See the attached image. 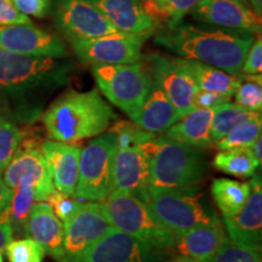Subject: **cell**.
I'll return each instance as SVG.
<instances>
[{"instance_id": "d6a6232c", "label": "cell", "mask_w": 262, "mask_h": 262, "mask_svg": "<svg viewBox=\"0 0 262 262\" xmlns=\"http://www.w3.org/2000/svg\"><path fill=\"white\" fill-rule=\"evenodd\" d=\"M21 140L22 134L18 127L0 114V171L6 168L15 156L21 145Z\"/></svg>"}, {"instance_id": "44dd1931", "label": "cell", "mask_w": 262, "mask_h": 262, "mask_svg": "<svg viewBox=\"0 0 262 262\" xmlns=\"http://www.w3.org/2000/svg\"><path fill=\"white\" fill-rule=\"evenodd\" d=\"M27 237L38 242L52 258L62 262L64 253L63 224L47 202H37L32 206L27 222Z\"/></svg>"}, {"instance_id": "5bb4252c", "label": "cell", "mask_w": 262, "mask_h": 262, "mask_svg": "<svg viewBox=\"0 0 262 262\" xmlns=\"http://www.w3.org/2000/svg\"><path fill=\"white\" fill-rule=\"evenodd\" d=\"M195 21L226 29L261 33V16L243 0H199L191 11Z\"/></svg>"}, {"instance_id": "3957f363", "label": "cell", "mask_w": 262, "mask_h": 262, "mask_svg": "<svg viewBox=\"0 0 262 262\" xmlns=\"http://www.w3.org/2000/svg\"><path fill=\"white\" fill-rule=\"evenodd\" d=\"M114 118L113 110L97 90L70 89L49 106L42 123L52 141L74 143L103 134Z\"/></svg>"}, {"instance_id": "d590c367", "label": "cell", "mask_w": 262, "mask_h": 262, "mask_svg": "<svg viewBox=\"0 0 262 262\" xmlns=\"http://www.w3.org/2000/svg\"><path fill=\"white\" fill-rule=\"evenodd\" d=\"M45 202L50 205L54 214L57 216V219L62 224L74 214V211L77 210L80 204V202L77 201L74 196L66 195L63 193L57 191L52 192Z\"/></svg>"}, {"instance_id": "ac0fdd59", "label": "cell", "mask_w": 262, "mask_h": 262, "mask_svg": "<svg viewBox=\"0 0 262 262\" xmlns=\"http://www.w3.org/2000/svg\"><path fill=\"white\" fill-rule=\"evenodd\" d=\"M41 153L50 171L55 191L74 196L79 173L80 147L74 143L44 141Z\"/></svg>"}, {"instance_id": "7402d4cb", "label": "cell", "mask_w": 262, "mask_h": 262, "mask_svg": "<svg viewBox=\"0 0 262 262\" xmlns=\"http://www.w3.org/2000/svg\"><path fill=\"white\" fill-rule=\"evenodd\" d=\"M104 15L118 32L148 38L157 28L143 11L141 0H89Z\"/></svg>"}, {"instance_id": "e575fe53", "label": "cell", "mask_w": 262, "mask_h": 262, "mask_svg": "<svg viewBox=\"0 0 262 262\" xmlns=\"http://www.w3.org/2000/svg\"><path fill=\"white\" fill-rule=\"evenodd\" d=\"M208 262H262L261 245L253 247L228 241Z\"/></svg>"}, {"instance_id": "7c38bea8", "label": "cell", "mask_w": 262, "mask_h": 262, "mask_svg": "<svg viewBox=\"0 0 262 262\" xmlns=\"http://www.w3.org/2000/svg\"><path fill=\"white\" fill-rule=\"evenodd\" d=\"M3 171V180L10 189H14L17 186L32 187L37 202H45L55 191L41 149L35 146L25 145L24 148L18 147Z\"/></svg>"}, {"instance_id": "8fae6325", "label": "cell", "mask_w": 262, "mask_h": 262, "mask_svg": "<svg viewBox=\"0 0 262 262\" xmlns=\"http://www.w3.org/2000/svg\"><path fill=\"white\" fill-rule=\"evenodd\" d=\"M148 61L150 77L160 85L181 118L192 112L194 110L193 100L199 88L183 64L182 58H171L156 54L150 55Z\"/></svg>"}, {"instance_id": "b9f144b4", "label": "cell", "mask_w": 262, "mask_h": 262, "mask_svg": "<svg viewBox=\"0 0 262 262\" xmlns=\"http://www.w3.org/2000/svg\"><path fill=\"white\" fill-rule=\"evenodd\" d=\"M14 238L12 227L9 220V206L0 208V250L5 249Z\"/></svg>"}, {"instance_id": "9c48e42d", "label": "cell", "mask_w": 262, "mask_h": 262, "mask_svg": "<svg viewBox=\"0 0 262 262\" xmlns=\"http://www.w3.org/2000/svg\"><path fill=\"white\" fill-rule=\"evenodd\" d=\"M110 227L100 202H80L74 214L63 222L62 262H80Z\"/></svg>"}, {"instance_id": "52a82bcc", "label": "cell", "mask_w": 262, "mask_h": 262, "mask_svg": "<svg viewBox=\"0 0 262 262\" xmlns=\"http://www.w3.org/2000/svg\"><path fill=\"white\" fill-rule=\"evenodd\" d=\"M98 89L131 120L136 117L148 94L152 77L141 62L126 64H93Z\"/></svg>"}, {"instance_id": "ee69618b", "label": "cell", "mask_w": 262, "mask_h": 262, "mask_svg": "<svg viewBox=\"0 0 262 262\" xmlns=\"http://www.w3.org/2000/svg\"><path fill=\"white\" fill-rule=\"evenodd\" d=\"M251 150V153H253L255 159L257 160L258 164L261 165V162H262V137H257V140L255 141V142L249 147Z\"/></svg>"}, {"instance_id": "4dcf8cb0", "label": "cell", "mask_w": 262, "mask_h": 262, "mask_svg": "<svg viewBox=\"0 0 262 262\" xmlns=\"http://www.w3.org/2000/svg\"><path fill=\"white\" fill-rule=\"evenodd\" d=\"M242 83L234 93L235 103L249 112L261 113L262 110V77L261 74L239 73Z\"/></svg>"}, {"instance_id": "277c9868", "label": "cell", "mask_w": 262, "mask_h": 262, "mask_svg": "<svg viewBox=\"0 0 262 262\" xmlns=\"http://www.w3.org/2000/svg\"><path fill=\"white\" fill-rule=\"evenodd\" d=\"M142 148L149 160L150 188L193 187L204 178L205 160L195 147L156 136Z\"/></svg>"}, {"instance_id": "9a60e30c", "label": "cell", "mask_w": 262, "mask_h": 262, "mask_svg": "<svg viewBox=\"0 0 262 262\" xmlns=\"http://www.w3.org/2000/svg\"><path fill=\"white\" fill-rule=\"evenodd\" d=\"M0 48L39 57H67V50L60 39L32 24L0 26Z\"/></svg>"}, {"instance_id": "74e56055", "label": "cell", "mask_w": 262, "mask_h": 262, "mask_svg": "<svg viewBox=\"0 0 262 262\" xmlns=\"http://www.w3.org/2000/svg\"><path fill=\"white\" fill-rule=\"evenodd\" d=\"M262 72V40L258 37L254 39L249 49L244 63L241 68L242 74H261Z\"/></svg>"}, {"instance_id": "c3c4849f", "label": "cell", "mask_w": 262, "mask_h": 262, "mask_svg": "<svg viewBox=\"0 0 262 262\" xmlns=\"http://www.w3.org/2000/svg\"><path fill=\"white\" fill-rule=\"evenodd\" d=\"M243 2H245V3H248V0H243Z\"/></svg>"}, {"instance_id": "f35d334b", "label": "cell", "mask_w": 262, "mask_h": 262, "mask_svg": "<svg viewBox=\"0 0 262 262\" xmlns=\"http://www.w3.org/2000/svg\"><path fill=\"white\" fill-rule=\"evenodd\" d=\"M17 11L26 16L44 17L51 8V0H11Z\"/></svg>"}, {"instance_id": "f1b7e54d", "label": "cell", "mask_w": 262, "mask_h": 262, "mask_svg": "<svg viewBox=\"0 0 262 262\" xmlns=\"http://www.w3.org/2000/svg\"><path fill=\"white\" fill-rule=\"evenodd\" d=\"M34 189L28 186H17L12 189L9 205V220L16 237H27V222L32 206L34 205Z\"/></svg>"}, {"instance_id": "60d3db41", "label": "cell", "mask_w": 262, "mask_h": 262, "mask_svg": "<svg viewBox=\"0 0 262 262\" xmlns=\"http://www.w3.org/2000/svg\"><path fill=\"white\" fill-rule=\"evenodd\" d=\"M228 101H231V97L225 96V95L214 93V91L198 89L195 93L194 100H193V104H194V110L195 108L209 110V108H215L222 103L228 102Z\"/></svg>"}, {"instance_id": "2e32d148", "label": "cell", "mask_w": 262, "mask_h": 262, "mask_svg": "<svg viewBox=\"0 0 262 262\" xmlns=\"http://www.w3.org/2000/svg\"><path fill=\"white\" fill-rule=\"evenodd\" d=\"M148 183L149 160L142 146L117 148L112 169V192L129 193L140 198L148 188Z\"/></svg>"}, {"instance_id": "d6986e66", "label": "cell", "mask_w": 262, "mask_h": 262, "mask_svg": "<svg viewBox=\"0 0 262 262\" xmlns=\"http://www.w3.org/2000/svg\"><path fill=\"white\" fill-rule=\"evenodd\" d=\"M149 250L136 238L111 226L80 262H147Z\"/></svg>"}, {"instance_id": "f546056e", "label": "cell", "mask_w": 262, "mask_h": 262, "mask_svg": "<svg viewBox=\"0 0 262 262\" xmlns=\"http://www.w3.org/2000/svg\"><path fill=\"white\" fill-rule=\"evenodd\" d=\"M262 133L261 116L251 118L235 125L227 135L215 142L216 148L220 150L233 148H249Z\"/></svg>"}, {"instance_id": "1f68e13d", "label": "cell", "mask_w": 262, "mask_h": 262, "mask_svg": "<svg viewBox=\"0 0 262 262\" xmlns=\"http://www.w3.org/2000/svg\"><path fill=\"white\" fill-rule=\"evenodd\" d=\"M110 131L114 134L117 140V148L125 149L131 147H139L149 142L156 137V134L149 133L137 124L126 120H118L111 126Z\"/></svg>"}, {"instance_id": "8d00e7d4", "label": "cell", "mask_w": 262, "mask_h": 262, "mask_svg": "<svg viewBox=\"0 0 262 262\" xmlns=\"http://www.w3.org/2000/svg\"><path fill=\"white\" fill-rule=\"evenodd\" d=\"M158 2L170 16V22L166 27H172L182 21L185 15H187L198 4L199 0H158Z\"/></svg>"}, {"instance_id": "cb8c5ba5", "label": "cell", "mask_w": 262, "mask_h": 262, "mask_svg": "<svg viewBox=\"0 0 262 262\" xmlns=\"http://www.w3.org/2000/svg\"><path fill=\"white\" fill-rule=\"evenodd\" d=\"M212 117L214 108H195L170 126L164 137L195 148H209L212 145L210 136Z\"/></svg>"}, {"instance_id": "ffe728a7", "label": "cell", "mask_w": 262, "mask_h": 262, "mask_svg": "<svg viewBox=\"0 0 262 262\" xmlns=\"http://www.w3.org/2000/svg\"><path fill=\"white\" fill-rule=\"evenodd\" d=\"M229 241L221 221L199 226L176 235L172 248L179 256L208 262Z\"/></svg>"}, {"instance_id": "4fadbf2b", "label": "cell", "mask_w": 262, "mask_h": 262, "mask_svg": "<svg viewBox=\"0 0 262 262\" xmlns=\"http://www.w3.org/2000/svg\"><path fill=\"white\" fill-rule=\"evenodd\" d=\"M56 19L71 40H85L118 32L89 0H57Z\"/></svg>"}, {"instance_id": "4316f807", "label": "cell", "mask_w": 262, "mask_h": 262, "mask_svg": "<svg viewBox=\"0 0 262 262\" xmlns=\"http://www.w3.org/2000/svg\"><path fill=\"white\" fill-rule=\"evenodd\" d=\"M212 166L227 175L248 179L255 175L260 164L255 159L250 148H233L220 150L214 157Z\"/></svg>"}, {"instance_id": "7a4b0ae2", "label": "cell", "mask_w": 262, "mask_h": 262, "mask_svg": "<svg viewBox=\"0 0 262 262\" xmlns=\"http://www.w3.org/2000/svg\"><path fill=\"white\" fill-rule=\"evenodd\" d=\"M254 41V34L209 25L179 22L158 33L155 42L186 60L212 66L227 73L239 74Z\"/></svg>"}, {"instance_id": "83f0119b", "label": "cell", "mask_w": 262, "mask_h": 262, "mask_svg": "<svg viewBox=\"0 0 262 262\" xmlns=\"http://www.w3.org/2000/svg\"><path fill=\"white\" fill-rule=\"evenodd\" d=\"M258 116H261V113L249 112L244 108L239 107L237 103H232L231 101L215 107L210 129L212 143L220 141L239 123Z\"/></svg>"}, {"instance_id": "bcb514c9", "label": "cell", "mask_w": 262, "mask_h": 262, "mask_svg": "<svg viewBox=\"0 0 262 262\" xmlns=\"http://www.w3.org/2000/svg\"><path fill=\"white\" fill-rule=\"evenodd\" d=\"M170 262H198V261L193 260V258H188V257L179 256V257L173 258V260H172V261H170Z\"/></svg>"}, {"instance_id": "5b68a950", "label": "cell", "mask_w": 262, "mask_h": 262, "mask_svg": "<svg viewBox=\"0 0 262 262\" xmlns=\"http://www.w3.org/2000/svg\"><path fill=\"white\" fill-rule=\"evenodd\" d=\"M157 219L179 235L199 226L220 221L211 205L196 186L187 188L158 189L148 187L140 196Z\"/></svg>"}, {"instance_id": "d4e9b609", "label": "cell", "mask_w": 262, "mask_h": 262, "mask_svg": "<svg viewBox=\"0 0 262 262\" xmlns=\"http://www.w3.org/2000/svg\"><path fill=\"white\" fill-rule=\"evenodd\" d=\"M183 64L192 74L199 89L214 91L225 96L232 97L242 83L239 74H231L212 66L194 60L182 58Z\"/></svg>"}, {"instance_id": "8992f818", "label": "cell", "mask_w": 262, "mask_h": 262, "mask_svg": "<svg viewBox=\"0 0 262 262\" xmlns=\"http://www.w3.org/2000/svg\"><path fill=\"white\" fill-rule=\"evenodd\" d=\"M100 203L111 226L136 238L150 250L172 248L175 234L157 219L139 196L112 192Z\"/></svg>"}, {"instance_id": "f6af8a7d", "label": "cell", "mask_w": 262, "mask_h": 262, "mask_svg": "<svg viewBox=\"0 0 262 262\" xmlns=\"http://www.w3.org/2000/svg\"><path fill=\"white\" fill-rule=\"evenodd\" d=\"M250 5L253 6V10L257 15L262 14V0H248Z\"/></svg>"}, {"instance_id": "6da1fadb", "label": "cell", "mask_w": 262, "mask_h": 262, "mask_svg": "<svg viewBox=\"0 0 262 262\" xmlns=\"http://www.w3.org/2000/svg\"><path fill=\"white\" fill-rule=\"evenodd\" d=\"M74 71L67 58L39 57L0 48V104L24 118L39 113L49 95L64 86Z\"/></svg>"}, {"instance_id": "7bdbcfd3", "label": "cell", "mask_w": 262, "mask_h": 262, "mask_svg": "<svg viewBox=\"0 0 262 262\" xmlns=\"http://www.w3.org/2000/svg\"><path fill=\"white\" fill-rule=\"evenodd\" d=\"M12 189H10L8 186L5 185L4 180H3L2 171H0V208H6L10 205V201H11Z\"/></svg>"}, {"instance_id": "7dc6e473", "label": "cell", "mask_w": 262, "mask_h": 262, "mask_svg": "<svg viewBox=\"0 0 262 262\" xmlns=\"http://www.w3.org/2000/svg\"><path fill=\"white\" fill-rule=\"evenodd\" d=\"M0 262H4V260H3V251L0 250Z\"/></svg>"}, {"instance_id": "ab89813d", "label": "cell", "mask_w": 262, "mask_h": 262, "mask_svg": "<svg viewBox=\"0 0 262 262\" xmlns=\"http://www.w3.org/2000/svg\"><path fill=\"white\" fill-rule=\"evenodd\" d=\"M31 24V19L17 11L11 0H0V26Z\"/></svg>"}, {"instance_id": "e0dca14e", "label": "cell", "mask_w": 262, "mask_h": 262, "mask_svg": "<svg viewBox=\"0 0 262 262\" xmlns=\"http://www.w3.org/2000/svg\"><path fill=\"white\" fill-rule=\"evenodd\" d=\"M250 193L243 208L233 217H225V229L234 243L260 247L262 239V183L260 176H251Z\"/></svg>"}, {"instance_id": "484cf974", "label": "cell", "mask_w": 262, "mask_h": 262, "mask_svg": "<svg viewBox=\"0 0 262 262\" xmlns=\"http://www.w3.org/2000/svg\"><path fill=\"white\" fill-rule=\"evenodd\" d=\"M211 195L225 217H233L243 208L250 193V183L231 179H216L211 183Z\"/></svg>"}, {"instance_id": "603a6c76", "label": "cell", "mask_w": 262, "mask_h": 262, "mask_svg": "<svg viewBox=\"0 0 262 262\" xmlns=\"http://www.w3.org/2000/svg\"><path fill=\"white\" fill-rule=\"evenodd\" d=\"M181 119L171 101L156 80L150 88L142 107L133 122L149 133H165L170 126Z\"/></svg>"}, {"instance_id": "30bf717a", "label": "cell", "mask_w": 262, "mask_h": 262, "mask_svg": "<svg viewBox=\"0 0 262 262\" xmlns=\"http://www.w3.org/2000/svg\"><path fill=\"white\" fill-rule=\"evenodd\" d=\"M141 35L114 32L103 37L71 40L75 56L90 64L135 63L142 58L143 40Z\"/></svg>"}, {"instance_id": "836d02e7", "label": "cell", "mask_w": 262, "mask_h": 262, "mask_svg": "<svg viewBox=\"0 0 262 262\" xmlns=\"http://www.w3.org/2000/svg\"><path fill=\"white\" fill-rule=\"evenodd\" d=\"M9 262H42L45 250L38 242L32 238L12 239L5 247Z\"/></svg>"}, {"instance_id": "ba28073f", "label": "cell", "mask_w": 262, "mask_h": 262, "mask_svg": "<svg viewBox=\"0 0 262 262\" xmlns=\"http://www.w3.org/2000/svg\"><path fill=\"white\" fill-rule=\"evenodd\" d=\"M117 140L108 131L80 150L79 173L74 198L79 202H102L112 192V169Z\"/></svg>"}]
</instances>
